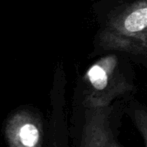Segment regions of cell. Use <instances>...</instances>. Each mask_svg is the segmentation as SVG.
I'll list each match as a JSON object with an SVG mask.
<instances>
[{"mask_svg": "<svg viewBox=\"0 0 147 147\" xmlns=\"http://www.w3.org/2000/svg\"><path fill=\"white\" fill-rule=\"evenodd\" d=\"M146 1H147V0H146Z\"/></svg>", "mask_w": 147, "mask_h": 147, "instance_id": "8992f818", "label": "cell"}, {"mask_svg": "<svg viewBox=\"0 0 147 147\" xmlns=\"http://www.w3.org/2000/svg\"><path fill=\"white\" fill-rule=\"evenodd\" d=\"M122 105L125 115L129 117L141 136L143 147H147V105L130 96L122 100Z\"/></svg>", "mask_w": 147, "mask_h": 147, "instance_id": "277c9868", "label": "cell"}, {"mask_svg": "<svg viewBox=\"0 0 147 147\" xmlns=\"http://www.w3.org/2000/svg\"><path fill=\"white\" fill-rule=\"evenodd\" d=\"M122 100L105 107H90L82 103L77 147H124L119 138L121 119L125 115Z\"/></svg>", "mask_w": 147, "mask_h": 147, "instance_id": "3957f363", "label": "cell"}, {"mask_svg": "<svg viewBox=\"0 0 147 147\" xmlns=\"http://www.w3.org/2000/svg\"><path fill=\"white\" fill-rule=\"evenodd\" d=\"M84 82L82 103L90 107L108 106L135 91L133 79L114 54L93 63L84 75Z\"/></svg>", "mask_w": 147, "mask_h": 147, "instance_id": "7a4b0ae2", "label": "cell"}, {"mask_svg": "<svg viewBox=\"0 0 147 147\" xmlns=\"http://www.w3.org/2000/svg\"><path fill=\"white\" fill-rule=\"evenodd\" d=\"M98 43L103 50L135 55L146 53V0H136L113 11L100 31Z\"/></svg>", "mask_w": 147, "mask_h": 147, "instance_id": "6da1fadb", "label": "cell"}, {"mask_svg": "<svg viewBox=\"0 0 147 147\" xmlns=\"http://www.w3.org/2000/svg\"><path fill=\"white\" fill-rule=\"evenodd\" d=\"M19 137L25 147H34L38 143L39 131L33 124L26 123L20 128Z\"/></svg>", "mask_w": 147, "mask_h": 147, "instance_id": "5b68a950", "label": "cell"}]
</instances>
